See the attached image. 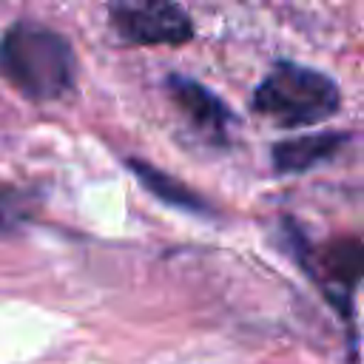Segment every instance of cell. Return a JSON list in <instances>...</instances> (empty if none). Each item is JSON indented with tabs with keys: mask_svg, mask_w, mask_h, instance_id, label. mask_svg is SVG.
I'll list each match as a JSON object with an SVG mask.
<instances>
[{
	"mask_svg": "<svg viewBox=\"0 0 364 364\" xmlns=\"http://www.w3.org/2000/svg\"><path fill=\"white\" fill-rule=\"evenodd\" d=\"M0 68L31 100H57L74 85V51L51 28L17 23L0 43Z\"/></svg>",
	"mask_w": 364,
	"mask_h": 364,
	"instance_id": "6da1fadb",
	"label": "cell"
},
{
	"mask_svg": "<svg viewBox=\"0 0 364 364\" xmlns=\"http://www.w3.org/2000/svg\"><path fill=\"white\" fill-rule=\"evenodd\" d=\"M338 105L336 82L296 63H276L253 91V111L282 128L316 125L333 117Z\"/></svg>",
	"mask_w": 364,
	"mask_h": 364,
	"instance_id": "7a4b0ae2",
	"label": "cell"
},
{
	"mask_svg": "<svg viewBox=\"0 0 364 364\" xmlns=\"http://www.w3.org/2000/svg\"><path fill=\"white\" fill-rule=\"evenodd\" d=\"M299 264L313 276L324 299L336 307V313L350 321L353 316V296L364 282V242L353 236H341L324 242L321 247H310L299 230H290Z\"/></svg>",
	"mask_w": 364,
	"mask_h": 364,
	"instance_id": "3957f363",
	"label": "cell"
},
{
	"mask_svg": "<svg viewBox=\"0 0 364 364\" xmlns=\"http://www.w3.org/2000/svg\"><path fill=\"white\" fill-rule=\"evenodd\" d=\"M111 23L122 40L136 46H179L193 34L191 17L173 0H114Z\"/></svg>",
	"mask_w": 364,
	"mask_h": 364,
	"instance_id": "277c9868",
	"label": "cell"
},
{
	"mask_svg": "<svg viewBox=\"0 0 364 364\" xmlns=\"http://www.w3.org/2000/svg\"><path fill=\"white\" fill-rule=\"evenodd\" d=\"M168 94L173 105L185 114V119L210 142H228V128L233 122L230 108L205 85L188 80V77H171Z\"/></svg>",
	"mask_w": 364,
	"mask_h": 364,
	"instance_id": "5b68a950",
	"label": "cell"
},
{
	"mask_svg": "<svg viewBox=\"0 0 364 364\" xmlns=\"http://www.w3.org/2000/svg\"><path fill=\"white\" fill-rule=\"evenodd\" d=\"M347 142V134L324 131V134H307L296 139H282L273 145V168L279 173H301L316 168L318 162H327L330 156L338 154V148Z\"/></svg>",
	"mask_w": 364,
	"mask_h": 364,
	"instance_id": "8992f818",
	"label": "cell"
},
{
	"mask_svg": "<svg viewBox=\"0 0 364 364\" xmlns=\"http://www.w3.org/2000/svg\"><path fill=\"white\" fill-rule=\"evenodd\" d=\"M128 168L139 176V182H142L156 199H162V202H168V205H173V208L191 210V213H208V210H210V205H208L196 191H191V188L182 185L179 179L168 176L165 171H159V168H154V165H148V162H142V159H128Z\"/></svg>",
	"mask_w": 364,
	"mask_h": 364,
	"instance_id": "52a82bcc",
	"label": "cell"
}]
</instances>
